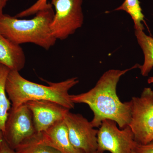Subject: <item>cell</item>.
<instances>
[{
    "instance_id": "obj_1",
    "label": "cell",
    "mask_w": 153,
    "mask_h": 153,
    "mask_svg": "<svg viewBox=\"0 0 153 153\" xmlns=\"http://www.w3.org/2000/svg\"><path fill=\"white\" fill-rule=\"evenodd\" d=\"M138 64L124 70L111 69L105 72L95 86L85 93L71 95L75 103L88 105L93 111L91 123L94 128H99L102 121L111 120L120 128L129 126L131 120V101L122 102L117 93V87L121 77L127 72L138 68Z\"/></svg>"
},
{
    "instance_id": "obj_2",
    "label": "cell",
    "mask_w": 153,
    "mask_h": 153,
    "mask_svg": "<svg viewBox=\"0 0 153 153\" xmlns=\"http://www.w3.org/2000/svg\"><path fill=\"white\" fill-rule=\"evenodd\" d=\"M46 82L48 85L38 84L25 79L19 71H10L6 82V91L11 108L16 109L28 101L36 100H48L69 110L74 108V103L68 91L79 83L77 77L59 82Z\"/></svg>"
},
{
    "instance_id": "obj_3",
    "label": "cell",
    "mask_w": 153,
    "mask_h": 153,
    "mask_svg": "<svg viewBox=\"0 0 153 153\" xmlns=\"http://www.w3.org/2000/svg\"><path fill=\"white\" fill-rule=\"evenodd\" d=\"M54 14L51 3L29 20L4 14L0 18V33L18 45L32 43L48 50L57 41L50 28Z\"/></svg>"
},
{
    "instance_id": "obj_4",
    "label": "cell",
    "mask_w": 153,
    "mask_h": 153,
    "mask_svg": "<svg viewBox=\"0 0 153 153\" xmlns=\"http://www.w3.org/2000/svg\"><path fill=\"white\" fill-rule=\"evenodd\" d=\"M129 126L136 142L146 144L153 140V90L145 88L140 97L132 98Z\"/></svg>"
},
{
    "instance_id": "obj_5",
    "label": "cell",
    "mask_w": 153,
    "mask_h": 153,
    "mask_svg": "<svg viewBox=\"0 0 153 153\" xmlns=\"http://www.w3.org/2000/svg\"><path fill=\"white\" fill-rule=\"evenodd\" d=\"M83 0H52L55 12L50 26L56 40H64L82 27Z\"/></svg>"
},
{
    "instance_id": "obj_6",
    "label": "cell",
    "mask_w": 153,
    "mask_h": 153,
    "mask_svg": "<svg viewBox=\"0 0 153 153\" xmlns=\"http://www.w3.org/2000/svg\"><path fill=\"white\" fill-rule=\"evenodd\" d=\"M38 133L32 113L26 104L16 109L11 108L3 131L4 139L10 147L16 150Z\"/></svg>"
},
{
    "instance_id": "obj_7",
    "label": "cell",
    "mask_w": 153,
    "mask_h": 153,
    "mask_svg": "<svg viewBox=\"0 0 153 153\" xmlns=\"http://www.w3.org/2000/svg\"><path fill=\"white\" fill-rule=\"evenodd\" d=\"M111 120L102 121L97 134V150L111 153H131L136 145L129 126L119 128Z\"/></svg>"
},
{
    "instance_id": "obj_8",
    "label": "cell",
    "mask_w": 153,
    "mask_h": 153,
    "mask_svg": "<svg viewBox=\"0 0 153 153\" xmlns=\"http://www.w3.org/2000/svg\"><path fill=\"white\" fill-rule=\"evenodd\" d=\"M68 136L74 147L84 153H94L97 150L98 129L87 119L79 114L68 111L64 120Z\"/></svg>"
},
{
    "instance_id": "obj_9",
    "label": "cell",
    "mask_w": 153,
    "mask_h": 153,
    "mask_svg": "<svg viewBox=\"0 0 153 153\" xmlns=\"http://www.w3.org/2000/svg\"><path fill=\"white\" fill-rule=\"evenodd\" d=\"M31 111L36 130L45 131L55 124L64 120L70 110L48 100L30 101L25 103Z\"/></svg>"
},
{
    "instance_id": "obj_10",
    "label": "cell",
    "mask_w": 153,
    "mask_h": 153,
    "mask_svg": "<svg viewBox=\"0 0 153 153\" xmlns=\"http://www.w3.org/2000/svg\"><path fill=\"white\" fill-rule=\"evenodd\" d=\"M37 138L41 143L54 148L61 153H84L71 143L63 120L57 122L45 131L38 133Z\"/></svg>"
},
{
    "instance_id": "obj_11",
    "label": "cell",
    "mask_w": 153,
    "mask_h": 153,
    "mask_svg": "<svg viewBox=\"0 0 153 153\" xmlns=\"http://www.w3.org/2000/svg\"><path fill=\"white\" fill-rule=\"evenodd\" d=\"M26 57L20 45L10 41L0 33V64L10 71H19L25 67Z\"/></svg>"
},
{
    "instance_id": "obj_12",
    "label": "cell",
    "mask_w": 153,
    "mask_h": 153,
    "mask_svg": "<svg viewBox=\"0 0 153 153\" xmlns=\"http://www.w3.org/2000/svg\"><path fill=\"white\" fill-rule=\"evenodd\" d=\"M135 35L144 56L143 63L138 68L142 76H147L153 68V38L146 35L143 30H135Z\"/></svg>"
},
{
    "instance_id": "obj_13",
    "label": "cell",
    "mask_w": 153,
    "mask_h": 153,
    "mask_svg": "<svg viewBox=\"0 0 153 153\" xmlns=\"http://www.w3.org/2000/svg\"><path fill=\"white\" fill-rule=\"evenodd\" d=\"M10 70L0 64V128L3 132L12 105L6 91V82Z\"/></svg>"
},
{
    "instance_id": "obj_14",
    "label": "cell",
    "mask_w": 153,
    "mask_h": 153,
    "mask_svg": "<svg viewBox=\"0 0 153 153\" xmlns=\"http://www.w3.org/2000/svg\"><path fill=\"white\" fill-rule=\"evenodd\" d=\"M114 10L124 11L128 14L133 21L135 30H144L143 23H145V16L139 0H125Z\"/></svg>"
},
{
    "instance_id": "obj_15",
    "label": "cell",
    "mask_w": 153,
    "mask_h": 153,
    "mask_svg": "<svg viewBox=\"0 0 153 153\" xmlns=\"http://www.w3.org/2000/svg\"><path fill=\"white\" fill-rule=\"evenodd\" d=\"M15 150L17 153H61L54 148L41 143L37 139V135L20 145Z\"/></svg>"
},
{
    "instance_id": "obj_16",
    "label": "cell",
    "mask_w": 153,
    "mask_h": 153,
    "mask_svg": "<svg viewBox=\"0 0 153 153\" xmlns=\"http://www.w3.org/2000/svg\"><path fill=\"white\" fill-rule=\"evenodd\" d=\"M48 4L49 3H47V0H38L33 5L20 12L15 17L19 19L35 15L39 11L47 7Z\"/></svg>"
},
{
    "instance_id": "obj_17",
    "label": "cell",
    "mask_w": 153,
    "mask_h": 153,
    "mask_svg": "<svg viewBox=\"0 0 153 153\" xmlns=\"http://www.w3.org/2000/svg\"><path fill=\"white\" fill-rule=\"evenodd\" d=\"M133 151L135 153H153V140L146 144L137 143Z\"/></svg>"
},
{
    "instance_id": "obj_18",
    "label": "cell",
    "mask_w": 153,
    "mask_h": 153,
    "mask_svg": "<svg viewBox=\"0 0 153 153\" xmlns=\"http://www.w3.org/2000/svg\"><path fill=\"white\" fill-rule=\"evenodd\" d=\"M0 153H17L15 150L10 147L4 139L2 146L0 149Z\"/></svg>"
},
{
    "instance_id": "obj_19",
    "label": "cell",
    "mask_w": 153,
    "mask_h": 153,
    "mask_svg": "<svg viewBox=\"0 0 153 153\" xmlns=\"http://www.w3.org/2000/svg\"><path fill=\"white\" fill-rule=\"evenodd\" d=\"M10 0H0V18H1L4 13H3V10L5 7L8 2Z\"/></svg>"
},
{
    "instance_id": "obj_20",
    "label": "cell",
    "mask_w": 153,
    "mask_h": 153,
    "mask_svg": "<svg viewBox=\"0 0 153 153\" xmlns=\"http://www.w3.org/2000/svg\"><path fill=\"white\" fill-rule=\"evenodd\" d=\"M4 141V135H3V132L2 131L0 128V149H1L2 146Z\"/></svg>"
},
{
    "instance_id": "obj_21",
    "label": "cell",
    "mask_w": 153,
    "mask_h": 153,
    "mask_svg": "<svg viewBox=\"0 0 153 153\" xmlns=\"http://www.w3.org/2000/svg\"><path fill=\"white\" fill-rule=\"evenodd\" d=\"M148 83L149 84L153 83V76H151L148 79Z\"/></svg>"
},
{
    "instance_id": "obj_22",
    "label": "cell",
    "mask_w": 153,
    "mask_h": 153,
    "mask_svg": "<svg viewBox=\"0 0 153 153\" xmlns=\"http://www.w3.org/2000/svg\"><path fill=\"white\" fill-rule=\"evenodd\" d=\"M94 153H104V152H101V151L97 150Z\"/></svg>"
},
{
    "instance_id": "obj_23",
    "label": "cell",
    "mask_w": 153,
    "mask_h": 153,
    "mask_svg": "<svg viewBox=\"0 0 153 153\" xmlns=\"http://www.w3.org/2000/svg\"><path fill=\"white\" fill-rule=\"evenodd\" d=\"M131 153H134V151H133V152H132Z\"/></svg>"
}]
</instances>
